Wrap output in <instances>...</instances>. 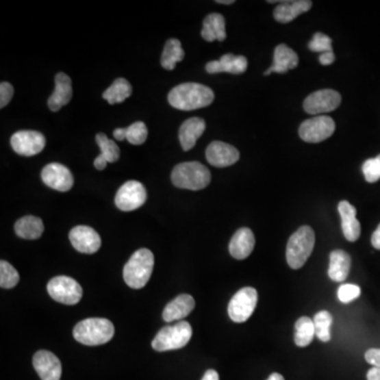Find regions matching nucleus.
<instances>
[{"label": "nucleus", "mask_w": 380, "mask_h": 380, "mask_svg": "<svg viewBox=\"0 0 380 380\" xmlns=\"http://www.w3.org/2000/svg\"><path fill=\"white\" fill-rule=\"evenodd\" d=\"M218 3H222V5H233L235 1L233 0H218Z\"/></svg>", "instance_id": "nucleus-47"}, {"label": "nucleus", "mask_w": 380, "mask_h": 380, "mask_svg": "<svg viewBox=\"0 0 380 380\" xmlns=\"http://www.w3.org/2000/svg\"><path fill=\"white\" fill-rule=\"evenodd\" d=\"M256 239L249 228H240L236 231L229 243V253L237 260H244L251 256Z\"/></svg>", "instance_id": "nucleus-18"}, {"label": "nucleus", "mask_w": 380, "mask_h": 380, "mask_svg": "<svg viewBox=\"0 0 380 380\" xmlns=\"http://www.w3.org/2000/svg\"><path fill=\"white\" fill-rule=\"evenodd\" d=\"M362 173L366 182L375 183L380 180V155L368 160L362 165Z\"/></svg>", "instance_id": "nucleus-36"}, {"label": "nucleus", "mask_w": 380, "mask_h": 380, "mask_svg": "<svg viewBox=\"0 0 380 380\" xmlns=\"http://www.w3.org/2000/svg\"><path fill=\"white\" fill-rule=\"evenodd\" d=\"M280 3L275 9L274 17L277 21L288 23L297 18L302 13L311 10L313 3L309 0H294V1H275Z\"/></svg>", "instance_id": "nucleus-24"}, {"label": "nucleus", "mask_w": 380, "mask_h": 380, "mask_svg": "<svg viewBox=\"0 0 380 380\" xmlns=\"http://www.w3.org/2000/svg\"><path fill=\"white\" fill-rule=\"evenodd\" d=\"M45 226L42 219L34 216H25L15 224V233L25 240H36L42 237Z\"/></svg>", "instance_id": "nucleus-27"}, {"label": "nucleus", "mask_w": 380, "mask_h": 380, "mask_svg": "<svg viewBox=\"0 0 380 380\" xmlns=\"http://www.w3.org/2000/svg\"><path fill=\"white\" fill-rule=\"evenodd\" d=\"M371 242L374 249L380 251V224L378 225L377 229L374 231L373 236H372Z\"/></svg>", "instance_id": "nucleus-42"}, {"label": "nucleus", "mask_w": 380, "mask_h": 380, "mask_svg": "<svg viewBox=\"0 0 380 380\" xmlns=\"http://www.w3.org/2000/svg\"><path fill=\"white\" fill-rule=\"evenodd\" d=\"M214 99V91L197 83H185L169 92V104L179 110L190 111L210 106Z\"/></svg>", "instance_id": "nucleus-1"}, {"label": "nucleus", "mask_w": 380, "mask_h": 380, "mask_svg": "<svg viewBox=\"0 0 380 380\" xmlns=\"http://www.w3.org/2000/svg\"><path fill=\"white\" fill-rule=\"evenodd\" d=\"M97 145L101 148V155L108 161V163H114L120 159V148L116 142L112 141L104 134L97 136Z\"/></svg>", "instance_id": "nucleus-32"}, {"label": "nucleus", "mask_w": 380, "mask_h": 380, "mask_svg": "<svg viewBox=\"0 0 380 380\" xmlns=\"http://www.w3.org/2000/svg\"><path fill=\"white\" fill-rule=\"evenodd\" d=\"M148 136V129L143 122H136L127 128V141L132 145H142Z\"/></svg>", "instance_id": "nucleus-34"}, {"label": "nucleus", "mask_w": 380, "mask_h": 380, "mask_svg": "<svg viewBox=\"0 0 380 380\" xmlns=\"http://www.w3.org/2000/svg\"><path fill=\"white\" fill-rule=\"evenodd\" d=\"M18 272L9 262H0V286L3 288H15L19 282Z\"/></svg>", "instance_id": "nucleus-33"}, {"label": "nucleus", "mask_w": 380, "mask_h": 380, "mask_svg": "<svg viewBox=\"0 0 380 380\" xmlns=\"http://www.w3.org/2000/svg\"><path fill=\"white\" fill-rule=\"evenodd\" d=\"M202 380H220L219 374L214 370H208L206 373L203 376Z\"/></svg>", "instance_id": "nucleus-45"}, {"label": "nucleus", "mask_w": 380, "mask_h": 380, "mask_svg": "<svg viewBox=\"0 0 380 380\" xmlns=\"http://www.w3.org/2000/svg\"><path fill=\"white\" fill-rule=\"evenodd\" d=\"M14 95V88L10 83L0 84V108H5Z\"/></svg>", "instance_id": "nucleus-38"}, {"label": "nucleus", "mask_w": 380, "mask_h": 380, "mask_svg": "<svg viewBox=\"0 0 380 380\" xmlns=\"http://www.w3.org/2000/svg\"><path fill=\"white\" fill-rule=\"evenodd\" d=\"M201 35L206 42H223L226 38L225 18L218 13L208 15L203 21Z\"/></svg>", "instance_id": "nucleus-26"}, {"label": "nucleus", "mask_w": 380, "mask_h": 380, "mask_svg": "<svg viewBox=\"0 0 380 380\" xmlns=\"http://www.w3.org/2000/svg\"><path fill=\"white\" fill-rule=\"evenodd\" d=\"M114 332V325L108 319L87 318L75 325L73 336L79 344L94 346L109 342Z\"/></svg>", "instance_id": "nucleus-2"}, {"label": "nucleus", "mask_w": 380, "mask_h": 380, "mask_svg": "<svg viewBox=\"0 0 380 380\" xmlns=\"http://www.w3.org/2000/svg\"><path fill=\"white\" fill-rule=\"evenodd\" d=\"M11 145L18 155L33 157L42 151L46 146V138L34 130H21L12 136Z\"/></svg>", "instance_id": "nucleus-11"}, {"label": "nucleus", "mask_w": 380, "mask_h": 380, "mask_svg": "<svg viewBox=\"0 0 380 380\" xmlns=\"http://www.w3.org/2000/svg\"><path fill=\"white\" fill-rule=\"evenodd\" d=\"M352 259L350 255L341 249L333 251L329 255V277L333 281L344 282L348 278Z\"/></svg>", "instance_id": "nucleus-25"}, {"label": "nucleus", "mask_w": 380, "mask_h": 380, "mask_svg": "<svg viewBox=\"0 0 380 380\" xmlns=\"http://www.w3.org/2000/svg\"><path fill=\"white\" fill-rule=\"evenodd\" d=\"M366 378H368V380H380V369L373 366L366 374Z\"/></svg>", "instance_id": "nucleus-44"}, {"label": "nucleus", "mask_w": 380, "mask_h": 380, "mask_svg": "<svg viewBox=\"0 0 380 380\" xmlns=\"http://www.w3.org/2000/svg\"><path fill=\"white\" fill-rule=\"evenodd\" d=\"M246 58L242 55L225 54L219 60H212L206 64V71L210 74L227 72L231 74H242L247 69Z\"/></svg>", "instance_id": "nucleus-19"}, {"label": "nucleus", "mask_w": 380, "mask_h": 380, "mask_svg": "<svg viewBox=\"0 0 380 380\" xmlns=\"http://www.w3.org/2000/svg\"><path fill=\"white\" fill-rule=\"evenodd\" d=\"M33 366L42 380H60L62 377L60 360L50 351L42 350L35 353Z\"/></svg>", "instance_id": "nucleus-14"}, {"label": "nucleus", "mask_w": 380, "mask_h": 380, "mask_svg": "<svg viewBox=\"0 0 380 380\" xmlns=\"http://www.w3.org/2000/svg\"><path fill=\"white\" fill-rule=\"evenodd\" d=\"M155 266V256L147 249H138L124 268V280L134 290L143 288L149 281Z\"/></svg>", "instance_id": "nucleus-3"}, {"label": "nucleus", "mask_w": 380, "mask_h": 380, "mask_svg": "<svg viewBox=\"0 0 380 380\" xmlns=\"http://www.w3.org/2000/svg\"><path fill=\"white\" fill-rule=\"evenodd\" d=\"M316 336L315 325L314 321L309 317H301L298 319L295 325V344L298 346H309Z\"/></svg>", "instance_id": "nucleus-30"}, {"label": "nucleus", "mask_w": 380, "mask_h": 380, "mask_svg": "<svg viewBox=\"0 0 380 380\" xmlns=\"http://www.w3.org/2000/svg\"><path fill=\"white\" fill-rule=\"evenodd\" d=\"M107 164H108V161L101 155H99V157L94 160V167L97 170H104L107 167Z\"/></svg>", "instance_id": "nucleus-41"}, {"label": "nucleus", "mask_w": 380, "mask_h": 380, "mask_svg": "<svg viewBox=\"0 0 380 380\" xmlns=\"http://www.w3.org/2000/svg\"><path fill=\"white\" fill-rule=\"evenodd\" d=\"M132 94V87L125 79H116L112 85L103 93V97L110 105L120 104Z\"/></svg>", "instance_id": "nucleus-29"}, {"label": "nucleus", "mask_w": 380, "mask_h": 380, "mask_svg": "<svg viewBox=\"0 0 380 380\" xmlns=\"http://www.w3.org/2000/svg\"><path fill=\"white\" fill-rule=\"evenodd\" d=\"M360 294H362V290H360L359 286H356V284L349 283L342 284L338 288L337 295H338V299L342 303H350L353 300L357 299Z\"/></svg>", "instance_id": "nucleus-37"}, {"label": "nucleus", "mask_w": 380, "mask_h": 380, "mask_svg": "<svg viewBox=\"0 0 380 380\" xmlns=\"http://www.w3.org/2000/svg\"><path fill=\"white\" fill-rule=\"evenodd\" d=\"M113 136L118 141H124L127 140V128H116L114 131H113Z\"/></svg>", "instance_id": "nucleus-43"}, {"label": "nucleus", "mask_w": 380, "mask_h": 380, "mask_svg": "<svg viewBox=\"0 0 380 380\" xmlns=\"http://www.w3.org/2000/svg\"><path fill=\"white\" fill-rule=\"evenodd\" d=\"M341 95L332 89L316 91L305 99L303 108L309 114H321L331 112L338 108Z\"/></svg>", "instance_id": "nucleus-12"}, {"label": "nucleus", "mask_w": 380, "mask_h": 380, "mask_svg": "<svg viewBox=\"0 0 380 380\" xmlns=\"http://www.w3.org/2000/svg\"><path fill=\"white\" fill-rule=\"evenodd\" d=\"M299 64V58L293 49L286 45H279L275 49L274 62L264 75H270L273 72L286 73L288 70L295 69Z\"/></svg>", "instance_id": "nucleus-22"}, {"label": "nucleus", "mask_w": 380, "mask_h": 380, "mask_svg": "<svg viewBox=\"0 0 380 380\" xmlns=\"http://www.w3.org/2000/svg\"><path fill=\"white\" fill-rule=\"evenodd\" d=\"M258 303V293L253 288L240 290L228 304V315L233 322L249 320Z\"/></svg>", "instance_id": "nucleus-8"}, {"label": "nucleus", "mask_w": 380, "mask_h": 380, "mask_svg": "<svg viewBox=\"0 0 380 380\" xmlns=\"http://www.w3.org/2000/svg\"><path fill=\"white\" fill-rule=\"evenodd\" d=\"M240 159V153L237 148L223 142H212L206 149V160L212 166L223 167L231 166L237 163Z\"/></svg>", "instance_id": "nucleus-16"}, {"label": "nucleus", "mask_w": 380, "mask_h": 380, "mask_svg": "<svg viewBox=\"0 0 380 380\" xmlns=\"http://www.w3.org/2000/svg\"><path fill=\"white\" fill-rule=\"evenodd\" d=\"M205 129L206 123L203 118H192L185 121L179 131V138L183 150L188 151L192 149Z\"/></svg>", "instance_id": "nucleus-23"}, {"label": "nucleus", "mask_w": 380, "mask_h": 380, "mask_svg": "<svg viewBox=\"0 0 380 380\" xmlns=\"http://www.w3.org/2000/svg\"><path fill=\"white\" fill-rule=\"evenodd\" d=\"M69 238L74 249L79 253H94L101 249V237L89 226H76L70 231Z\"/></svg>", "instance_id": "nucleus-15"}, {"label": "nucleus", "mask_w": 380, "mask_h": 380, "mask_svg": "<svg viewBox=\"0 0 380 380\" xmlns=\"http://www.w3.org/2000/svg\"><path fill=\"white\" fill-rule=\"evenodd\" d=\"M73 91H72V81L69 76L65 73H58L55 76V89L49 97L48 106L51 111H56L71 101Z\"/></svg>", "instance_id": "nucleus-20"}, {"label": "nucleus", "mask_w": 380, "mask_h": 380, "mask_svg": "<svg viewBox=\"0 0 380 380\" xmlns=\"http://www.w3.org/2000/svg\"><path fill=\"white\" fill-rule=\"evenodd\" d=\"M42 180L47 186L60 192H69L74 179L69 168L60 163H51L42 171Z\"/></svg>", "instance_id": "nucleus-13"}, {"label": "nucleus", "mask_w": 380, "mask_h": 380, "mask_svg": "<svg viewBox=\"0 0 380 380\" xmlns=\"http://www.w3.org/2000/svg\"><path fill=\"white\" fill-rule=\"evenodd\" d=\"M47 288L52 299L67 305L79 303L83 297L81 284L67 276L55 277L50 280Z\"/></svg>", "instance_id": "nucleus-7"}, {"label": "nucleus", "mask_w": 380, "mask_h": 380, "mask_svg": "<svg viewBox=\"0 0 380 380\" xmlns=\"http://www.w3.org/2000/svg\"><path fill=\"white\" fill-rule=\"evenodd\" d=\"M366 362L372 364L374 368L380 369V349H370L366 353Z\"/></svg>", "instance_id": "nucleus-39"}, {"label": "nucleus", "mask_w": 380, "mask_h": 380, "mask_svg": "<svg viewBox=\"0 0 380 380\" xmlns=\"http://www.w3.org/2000/svg\"><path fill=\"white\" fill-rule=\"evenodd\" d=\"M192 337V327L187 321L163 327L152 341V348L157 352L179 350L184 348Z\"/></svg>", "instance_id": "nucleus-6"}, {"label": "nucleus", "mask_w": 380, "mask_h": 380, "mask_svg": "<svg viewBox=\"0 0 380 380\" xmlns=\"http://www.w3.org/2000/svg\"><path fill=\"white\" fill-rule=\"evenodd\" d=\"M184 50H183L180 40L171 38V40H167L164 47L161 58L162 67L171 71L175 69L177 62L184 60Z\"/></svg>", "instance_id": "nucleus-28"}, {"label": "nucleus", "mask_w": 380, "mask_h": 380, "mask_svg": "<svg viewBox=\"0 0 380 380\" xmlns=\"http://www.w3.org/2000/svg\"><path fill=\"white\" fill-rule=\"evenodd\" d=\"M147 192L142 183L128 181L125 183L116 196V205L123 212H132L145 204Z\"/></svg>", "instance_id": "nucleus-10"}, {"label": "nucleus", "mask_w": 380, "mask_h": 380, "mask_svg": "<svg viewBox=\"0 0 380 380\" xmlns=\"http://www.w3.org/2000/svg\"><path fill=\"white\" fill-rule=\"evenodd\" d=\"M313 228L304 225L290 236L286 246V261L290 268L299 270L305 264L315 246Z\"/></svg>", "instance_id": "nucleus-5"}, {"label": "nucleus", "mask_w": 380, "mask_h": 380, "mask_svg": "<svg viewBox=\"0 0 380 380\" xmlns=\"http://www.w3.org/2000/svg\"><path fill=\"white\" fill-rule=\"evenodd\" d=\"M319 62H320L322 66H329L335 62V54L334 52H327V53H322L319 58Z\"/></svg>", "instance_id": "nucleus-40"}, {"label": "nucleus", "mask_w": 380, "mask_h": 380, "mask_svg": "<svg viewBox=\"0 0 380 380\" xmlns=\"http://www.w3.org/2000/svg\"><path fill=\"white\" fill-rule=\"evenodd\" d=\"M171 180L177 188L201 190L210 185L212 175L210 169L199 162H185L173 168Z\"/></svg>", "instance_id": "nucleus-4"}, {"label": "nucleus", "mask_w": 380, "mask_h": 380, "mask_svg": "<svg viewBox=\"0 0 380 380\" xmlns=\"http://www.w3.org/2000/svg\"><path fill=\"white\" fill-rule=\"evenodd\" d=\"M196 302L194 297L188 294L177 296L173 301L167 304L163 312V319L166 322H173L185 318L194 309Z\"/></svg>", "instance_id": "nucleus-21"}, {"label": "nucleus", "mask_w": 380, "mask_h": 380, "mask_svg": "<svg viewBox=\"0 0 380 380\" xmlns=\"http://www.w3.org/2000/svg\"><path fill=\"white\" fill-rule=\"evenodd\" d=\"M309 48L313 52H319L321 54L333 52L332 40L323 33H316L309 44Z\"/></svg>", "instance_id": "nucleus-35"}, {"label": "nucleus", "mask_w": 380, "mask_h": 380, "mask_svg": "<svg viewBox=\"0 0 380 380\" xmlns=\"http://www.w3.org/2000/svg\"><path fill=\"white\" fill-rule=\"evenodd\" d=\"M338 212L341 217V227L344 237L350 242H355L359 239L362 233L360 222L356 218V208L348 201H341L338 204Z\"/></svg>", "instance_id": "nucleus-17"}, {"label": "nucleus", "mask_w": 380, "mask_h": 380, "mask_svg": "<svg viewBox=\"0 0 380 380\" xmlns=\"http://www.w3.org/2000/svg\"><path fill=\"white\" fill-rule=\"evenodd\" d=\"M268 380H284V377L281 374L273 373L272 375L268 378Z\"/></svg>", "instance_id": "nucleus-46"}, {"label": "nucleus", "mask_w": 380, "mask_h": 380, "mask_svg": "<svg viewBox=\"0 0 380 380\" xmlns=\"http://www.w3.org/2000/svg\"><path fill=\"white\" fill-rule=\"evenodd\" d=\"M315 325L316 336L322 342L331 340V327H332L333 317L327 311H321L316 314L313 319Z\"/></svg>", "instance_id": "nucleus-31"}, {"label": "nucleus", "mask_w": 380, "mask_h": 380, "mask_svg": "<svg viewBox=\"0 0 380 380\" xmlns=\"http://www.w3.org/2000/svg\"><path fill=\"white\" fill-rule=\"evenodd\" d=\"M335 129L336 125L332 118L318 116L300 125L299 136L307 143H320L332 136Z\"/></svg>", "instance_id": "nucleus-9"}]
</instances>
